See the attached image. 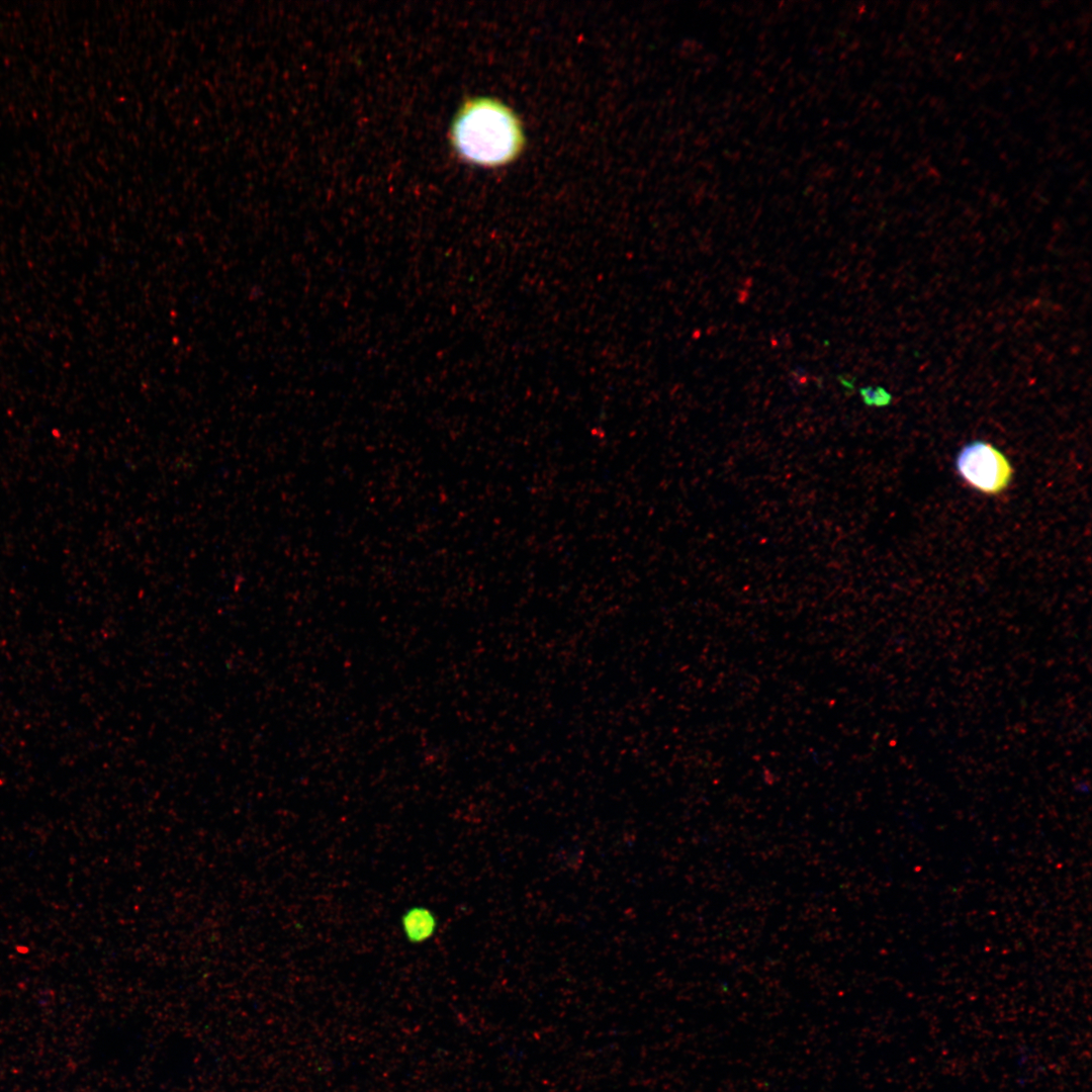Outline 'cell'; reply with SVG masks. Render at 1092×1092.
<instances>
[{"label": "cell", "instance_id": "obj_4", "mask_svg": "<svg viewBox=\"0 0 1092 1092\" xmlns=\"http://www.w3.org/2000/svg\"><path fill=\"white\" fill-rule=\"evenodd\" d=\"M859 394L863 402L870 406H885L892 401L891 394L882 386L861 387Z\"/></svg>", "mask_w": 1092, "mask_h": 1092}, {"label": "cell", "instance_id": "obj_3", "mask_svg": "<svg viewBox=\"0 0 1092 1092\" xmlns=\"http://www.w3.org/2000/svg\"><path fill=\"white\" fill-rule=\"evenodd\" d=\"M439 918L433 909L423 904L405 908L399 917L403 939L412 945H422L432 940L439 930Z\"/></svg>", "mask_w": 1092, "mask_h": 1092}, {"label": "cell", "instance_id": "obj_1", "mask_svg": "<svg viewBox=\"0 0 1092 1092\" xmlns=\"http://www.w3.org/2000/svg\"><path fill=\"white\" fill-rule=\"evenodd\" d=\"M450 142L464 162L498 168L515 162L523 153L526 136L517 113L492 97H472L456 112Z\"/></svg>", "mask_w": 1092, "mask_h": 1092}, {"label": "cell", "instance_id": "obj_2", "mask_svg": "<svg viewBox=\"0 0 1092 1092\" xmlns=\"http://www.w3.org/2000/svg\"><path fill=\"white\" fill-rule=\"evenodd\" d=\"M956 467L969 485L987 494L1000 493L1012 478V467L1007 458L984 441H974L963 447L957 456Z\"/></svg>", "mask_w": 1092, "mask_h": 1092}]
</instances>
